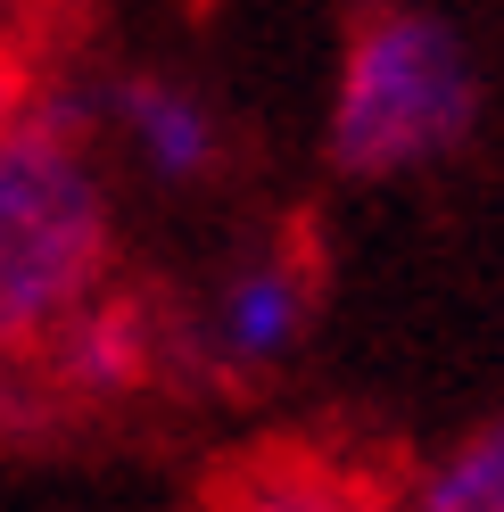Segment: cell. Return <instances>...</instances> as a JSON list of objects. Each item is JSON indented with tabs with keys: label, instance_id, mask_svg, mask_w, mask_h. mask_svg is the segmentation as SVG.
<instances>
[{
	"label": "cell",
	"instance_id": "277c9868",
	"mask_svg": "<svg viewBox=\"0 0 504 512\" xmlns=\"http://www.w3.org/2000/svg\"><path fill=\"white\" fill-rule=\"evenodd\" d=\"M108 133L149 182H207L224 166V116L182 75H124L108 91Z\"/></svg>",
	"mask_w": 504,
	"mask_h": 512
},
{
	"label": "cell",
	"instance_id": "5b68a950",
	"mask_svg": "<svg viewBox=\"0 0 504 512\" xmlns=\"http://www.w3.org/2000/svg\"><path fill=\"white\" fill-rule=\"evenodd\" d=\"M34 356L50 364V380L67 397H124V389H141L149 364H157V323H149L141 306L91 290L67 323L34 347Z\"/></svg>",
	"mask_w": 504,
	"mask_h": 512
},
{
	"label": "cell",
	"instance_id": "6da1fadb",
	"mask_svg": "<svg viewBox=\"0 0 504 512\" xmlns=\"http://www.w3.org/2000/svg\"><path fill=\"white\" fill-rule=\"evenodd\" d=\"M116 207L75 100H0V356H34L67 314L108 290Z\"/></svg>",
	"mask_w": 504,
	"mask_h": 512
},
{
	"label": "cell",
	"instance_id": "3957f363",
	"mask_svg": "<svg viewBox=\"0 0 504 512\" xmlns=\"http://www.w3.org/2000/svg\"><path fill=\"white\" fill-rule=\"evenodd\" d=\"M306 314H314V290H306V265L281 248H257L207 290L199 323H191V347L215 364V372H273L298 356L306 339Z\"/></svg>",
	"mask_w": 504,
	"mask_h": 512
},
{
	"label": "cell",
	"instance_id": "7a4b0ae2",
	"mask_svg": "<svg viewBox=\"0 0 504 512\" xmlns=\"http://www.w3.org/2000/svg\"><path fill=\"white\" fill-rule=\"evenodd\" d=\"M480 124V58L430 9H372L331 83V157L348 174H422Z\"/></svg>",
	"mask_w": 504,
	"mask_h": 512
},
{
	"label": "cell",
	"instance_id": "8992f818",
	"mask_svg": "<svg viewBox=\"0 0 504 512\" xmlns=\"http://www.w3.org/2000/svg\"><path fill=\"white\" fill-rule=\"evenodd\" d=\"M215 512H405V496L331 455H257L215 488Z\"/></svg>",
	"mask_w": 504,
	"mask_h": 512
},
{
	"label": "cell",
	"instance_id": "52a82bcc",
	"mask_svg": "<svg viewBox=\"0 0 504 512\" xmlns=\"http://www.w3.org/2000/svg\"><path fill=\"white\" fill-rule=\"evenodd\" d=\"M405 512H504V413L480 422L471 438H455L405 488Z\"/></svg>",
	"mask_w": 504,
	"mask_h": 512
},
{
	"label": "cell",
	"instance_id": "ba28073f",
	"mask_svg": "<svg viewBox=\"0 0 504 512\" xmlns=\"http://www.w3.org/2000/svg\"><path fill=\"white\" fill-rule=\"evenodd\" d=\"M9 9H25V0H0V17H9Z\"/></svg>",
	"mask_w": 504,
	"mask_h": 512
}]
</instances>
